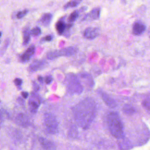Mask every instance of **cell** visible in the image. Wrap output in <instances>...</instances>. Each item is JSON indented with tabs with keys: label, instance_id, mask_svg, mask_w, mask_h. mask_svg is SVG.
I'll return each mask as SVG.
<instances>
[{
	"label": "cell",
	"instance_id": "17",
	"mask_svg": "<svg viewBox=\"0 0 150 150\" xmlns=\"http://www.w3.org/2000/svg\"><path fill=\"white\" fill-rule=\"evenodd\" d=\"M67 28V25L63 21H59L56 24V29L59 35H62Z\"/></svg>",
	"mask_w": 150,
	"mask_h": 150
},
{
	"label": "cell",
	"instance_id": "13",
	"mask_svg": "<svg viewBox=\"0 0 150 150\" xmlns=\"http://www.w3.org/2000/svg\"><path fill=\"white\" fill-rule=\"evenodd\" d=\"M39 140L42 148L45 150H56V145L52 141L43 137H40Z\"/></svg>",
	"mask_w": 150,
	"mask_h": 150
},
{
	"label": "cell",
	"instance_id": "3",
	"mask_svg": "<svg viewBox=\"0 0 150 150\" xmlns=\"http://www.w3.org/2000/svg\"><path fill=\"white\" fill-rule=\"evenodd\" d=\"M66 83L69 92L78 94L83 92V86L75 74L73 73L68 74L66 77Z\"/></svg>",
	"mask_w": 150,
	"mask_h": 150
},
{
	"label": "cell",
	"instance_id": "28",
	"mask_svg": "<svg viewBox=\"0 0 150 150\" xmlns=\"http://www.w3.org/2000/svg\"><path fill=\"white\" fill-rule=\"evenodd\" d=\"M33 87L34 90H35L36 91H38V90H39V85H38L36 82H35V81L33 82Z\"/></svg>",
	"mask_w": 150,
	"mask_h": 150
},
{
	"label": "cell",
	"instance_id": "14",
	"mask_svg": "<svg viewBox=\"0 0 150 150\" xmlns=\"http://www.w3.org/2000/svg\"><path fill=\"white\" fill-rule=\"evenodd\" d=\"M52 17L53 15L50 13H44L39 20V23L43 26H47L50 25L52 19Z\"/></svg>",
	"mask_w": 150,
	"mask_h": 150
},
{
	"label": "cell",
	"instance_id": "12",
	"mask_svg": "<svg viewBox=\"0 0 150 150\" xmlns=\"http://www.w3.org/2000/svg\"><path fill=\"white\" fill-rule=\"evenodd\" d=\"M146 29L145 25L141 21L135 22L132 26V33L135 35H140L142 34Z\"/></svg>",
	"mask_w": 150,
	"mask_h": 150
},
{
	"label": "cell",
	"instance_id": "6",
	"mask_svg": "<svg viewBox=\"0 0 150 150\" xmlns=\"http://www.w3.org/2000/svg\"><path fill=\"white\" fill-rule=\"evenodd\" d=\"M40 98L38 95L36 93H32L28 102L29 110L32 113L35 114L37 112L40 105Z\"/></svg>",
	"mask_w": 150,
	"mask_h": 150
},
{
	"label": "cell",
	"instance_id": "10",
	"mask_svg": "<svg viewBox=\"0 0 150 150\" xmlns=\"http://www.w3.org/2000/svg\"><path fill=\"white\" fill-rule=\"evenodd\" d=\"M35 51V47L34 46H31L28 47L26 50L21 56L20 60L22 63H25L28 62L30 59L32 57Z\"/></svg>",
	"mask_w": 150,
	"mask_h": 150
},
{
	"label": "cell",
	"instance_id": "31",
	"mask_svg": "<svg viewBox=\"0 0 150 150\" xmlns=\"http://www.w3.org/2000/svg\"><path fill=\"white\" fill-rule=\"evenodd\" d=\"M2 113L0 112V125L2 124Z\"/></svg>",
	"mask_w": 150,
	"mask_h": 150
},
{
	"label": "cell",
	"instance_id": "33",
	"mask_svg": "<svg viewBox=\"0 0 150 150\" xmlns=\"http://www.w3.org/2000/svg\"><path fill=\"white\" fill-rule=\"evenodd\" d=\"M1 35H2V33H1V32H0V37L1 36Z\"/></svg>",
	"mask_w": 150,
	"mask_h": 150
},
{
	"label": "cell",
	"instance_id": "29",
	"mask_svg": "<svg viewBox=\"0 0 150 150\" xmlns=\"http://www.w3.org/2000/svg\"><path fill=\"white\" fill-rule=\"evenodd\" d=\"M22 96L24 98H27L28 96H29V94L28 92H26V91H23L22 92Z\"/></svg>",
	"mask_w": 150,
	"mask_h": 150
},
{
	"label": "cell",
	"instance_id": "20",
	"mask_svg": "<svg viewBox=\"0 0 150 150\" xmlns=\"http://www.w3.org/2000/svg\"><path fill=\"white\" fill-rule=\"evenodd\" d=\"M69 135L72 138H75L78 135V130L75 125H72L69 131Z\"/></svg>",
	"mask_w": 150,
	"mask_h": 150
},
{
	"label": "cell",
	"instance_id": "21",
	"mask_svg": "<svg viewBox=\"0 0 150 150\" xmlns=\"http://www.w3.org/2000/svg\"><path fill=\"white\" fill-rule=\"evenodd\" d=\"M78 16H79V11H74L70 15L68 21L70 22H73L77 19Z\"/></svg>",
	"mask_w": 150,
	"mask_h": 150
},
{
	"label": "cell",
	"instance_id": "4",
	"mask_svg": "<svg viewBox=\"0 0 150 150\" xmlns=\"http://www.w3.org/2000/svg\"><path fill=\"white\" fill-rule=\"evenodd\" d=\"M77 51L76 47L74 46H69L60 50H55L48 52L46 57L48 59L52 60L61 56H71L74 54Z\"/></svg>",
	"mask_w": 150,
	"mask_h": 150
},
{
	"label": "cell",
	"instance_id": "23",
	"mask_svg": "<svg viewBox=\"0 0 150 150\" xmlns=\"http://www.w3.org/2000/svg\"><path fill=\"white\" fill-rule=\"evenodd\" d=\"M30 33L33 36H38L41 34V29L39 27H35L30 30Z\"/></svg>",
	"mask_w": 150,
	"mask_h": 150
},
{
	"label": "cell",
	"instance_id": "27",
	"mask_svg": "<svg viewBox=\"0 0 150 150\" xmlns=\"http://www.w3.org/2000/svg\"><path fill=\"white\" fill-rule=\"evenodd\" d=\"M14 83L15 84L16 86H21L22 84V80L20 78H16L15 80H14Z\"/></svg>",
	"mask_w": 150,
	"mask_h": 150
},
{
	"label": "cell",
	"instance_id": "32",
	"mask_svg": "<svg viewBox=\"0 0 150 150\" xmlns=\"http://www.w3.org/2000/svg\"><path fill=\"white\" fill-rule=\"evenodd\" d=\"M148 35H149V37L150 38V30H149V33H148Z\"/></svg>",
	"mask_w": 150,
	"mask_h": 150
},
{
	"label": "cell",
	"instance_id": "2",
	"mask_svg": "<svg viewBox=\"0 0 150 150\" xmlns=\"http://www.w3.org/2000/svg\"><path fill=\"white\" fill-rule=\"evenodd\" d=\"M108 129L111 134L117 138L124 136V127L119 114L116 112H110L107 117Z\"/></svg>",
	"mask_w": 150,
	"mask_h": 150
},
{
	"label": "cell",
	"instance_id": "15",
	"mask_svg": "<svg viewBox=\"0 0 150 150\" xmlns=\"http://www.w3.org/2000/svg\"><path fill=\"white\" fill-rule=\"evenodd\" d=\"M100 8H95L93 9L88 14H87L85 16V17L84 18V19H86L87 18H88L90 19H91V20L98 19L100 18Z\"/></svg>",
	"mask_w": 150,
	"mask_h": 150
},
{
	"label": "cell",
	"instance_id": "18",
	"mask_svg": "<svg viewBox=\"0 0 150 150\" xmlns=\"http://www.w3.org/2000/svg\"><path fill=\"white\" fill-rule=\"evenodd\" d=\"M123 112L127 115H132L135 112V110L133 107L129 104H126L123 107Z\"/></svg>",
	"mask_w": 150,
	"mask_h": 150
},
{
	"label": "cell",
	"instance_id": "19",
	"mask_svg": "<svg viewBox=\"0 0 150 150\" xmlns=\"http://www.w3.org/2000/svg\"><path fill=\"white\" fill-rule=\"evenodd\" d=\"M81 0H71L69 2H68L64 6V9H66L69 8H72V7H75L77 6L81 2Z\"/></svg>",
	"mask_w": 150,
	"mask_h": 150
},
{
	"label": "cell",
	"instance_id": "9",
	"mask_svg": "<svg viewBox=\"0 0 150 150\" xmlns=\"http://www.w3.org/2000/svg\"><path fill=\"white\" fill-rule=\"evenodd\" d=\"M16 122L21 127H26L29 125V118L26 114L19 113L16 117Z\"/></svg>",
	"mask_w": 150,
	"mask_h": 150
},
{
	"label": "cell",
	"instance_id": "30",
	"mask_svg": "<svg viewBox=\"0 0 150 150\" xmlns=\"http://www.w3.org/2000/svg\"><path fill=\"white\" fill-rule=\"evenodd\" d=\"M38 81H39L40 83H42L43 82V78L42 76H39L38 77Z\"/></svg>",
	"mask_w": 150,
	"mask_h": 150
},
{
	"label": "cell",
	"instance_id": "5",
	"mask_svg": "<svg viewBox=\"0 0 150 150\" xmlns=\"http://www.w3.org/2000/svg\"><path fill=\"white\" fill-rule=\"evenodd\" d=\"M44 122L47 132L51 134H56L59 131V124L55 116L51 113H45Z\"/></svg>",
	"mask_w": 150,
	"mask_h": 150
},
{
	"label": "cell",
	"instance_id": "16",
	"mask_svg": "<svg viewBox=\"0 0 150 150\" xmlns=\"http://www.w3.org/2000/svg\"><path fill=\"white\" fill-rule=\"evenodd\" d=\"M30 30L28 27L25 28L23 31V45H26L30 40Z\"/></svg>",
	"mask_w": 150,
	"mask_h": 150
},
{
	"label": "cell",
	"instance_id": "1",
	"mask_svg": "<svg viewBox=\"0 0 150 150\" xmlns=\"http://www.w3.org/2000/svg\"><path fill=\"white\" fill-rule=\"evenodd\" d=\"M74 120L77 124L86 129L93 122L96 114V104L94 100L87 98L73 108Z\"/></svg>",
	"mask_w": 150,
	"mask_h": 150
},
{
	"label": "cell",
	"instance_id": "7",
	"mask_svg": "<svg viewBox=\"0 0 150 150\" xmlns=\"http://www.w3.org/2000/svg\"><path fill=\"white\" fill-rule=\"evenodd\" d=\"M100 30L98 28L89 27L85 29L84 32V37L87 39H94L99 35Z\"/></svg>",
	"mask_w": 150,
	"mask_h": 150
},
{
	"label": "cell",
	"instance_id": "24",
	"mask_svg": "<svg viewBox=\"0 0 150 150\" xmlns=\"http://www.w3.org/2000/svg\"><path fill=\"white\" fill-rule=\"evenodd\" d=\"M28 12V10L27 9H24V10H22L21 11H19L16 14V18L18 19H21V18H23Z\"/></svg>",
	"mask_w": 150,
	"mask_h": 150
},
{
	"label": "cell",
	"instance_id": "26",
	"mask_svg": "<svg viewBox=\"0 0 150 150\" xmlns=\"http://www.w3.org/2000/svg\"><path fill=\"white\" fill-rule=\"evenodd\" d=\"M53 39L52 35H47L42 39V42H50Z\"/></svg>",
	"mask_w": 150,
	"mask_h": 150
},
{
	"label": "cell",
	"instance_id": "11",
	"mask_svg": "<svg viewBox=\"0 0 150 150\" xmlns=\"http://www.w3.org/2000/svg\"><path fill=\"white\" fill-rule=\"evenodd\" d=\"M99 94L105 103V104L109 107L110 108H114L117 106V103L112 98H111L106 93L103 91H100Z\"/></svg>",
	"mask_w": 150,
	"mask_h": 150
},
{
	"label": "cell",
	"instance_id": "25",
	"mask_svg": "<svg viewBox=\"0 0 150 150\" xmlns=\"http://www.w3.org/2000/svg\"><path fill=\"white\" fill-rule=\"evenodd\" d=\"M44 81L47 84H49L53 81V77L51 76H46L45 77Z\"/></svg>",
	"mask_w": 150,
	"mask_h": 150
},
{
	"label": "cell",
	"instance_id": "8",
	"mask_svg": "<svg viewBox=\"0 0 150 150\" xmlns=\"http://www.w3.org/2000/svg\"><path fill=\"white\" fill-rule=\"evenodd\" d=\"M46 62L42 60H36L33 61L29 66L28 70L30 72H35L42 70L45 67Z\"/></svg>",
	"mask_w": 150,
	"mask_h": 150
},
{
	"label": "cell",
	"instance_id": "22",
	"mask_svg": "<svg viewBox=\"0 0 150 150\" xmlns=\"http://www.w3.org/2000/svg\"><path fill=\"white\" fill-rule=\"evenodd\" d=\"M142 105L146 110L150 112V97H148L142 101Z\"/></svg>",
	"mask_w": 150,
	"mask_h": 150
}]
</instances>
